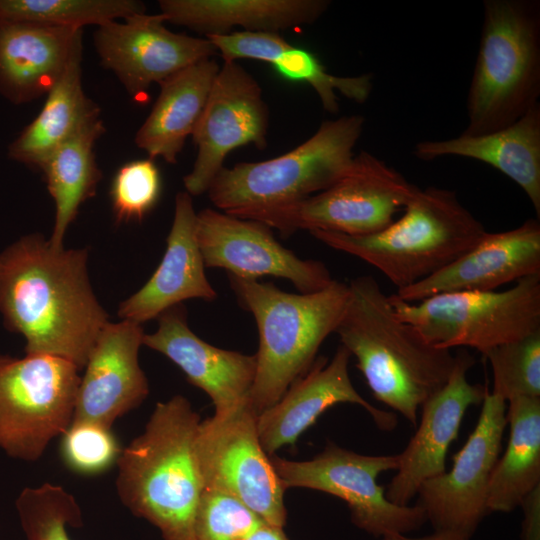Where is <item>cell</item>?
I'll return each mask as SVG.
<instances>
[{
	"label": "cell",
	"mask_w": 540,
	"mask_h": 540,
	"mask_svg": "<svg viewBox=\"0 0 540 540\" xmlns=\"http://www.w3.org/2000/svg\"><path fill=\"white\" fill-rule=\"evenodd\" d=\"M87 249L55 248L40 234L0 253V313L25 339V353L50 355L83 369L108 314L87 271Z\"/></svg>",
	"instance_id": "1"
},
{
	"label": "cell",
	"mask_w": 540,
	"mask_h": 540,
	"mask_svg": "<svg viewBox=\"0 0 540 540\" xmlns=\"http://www.w3.org/2000/svg\"><path fill=\"white\" fill-rule=\"evenodd\" d=\"M201 419L189 400L158 402L143 432L123 448L116 491L135 516L163 540H195V517L205 489L196 449Z\"/></svg>",
	"instance_id": "2"
},
{
	"label": "cell",
	"mask_w": 540,
	"mask_h": 540,
	"mask_svg": "<svg viewBox=\"0 0 540 540\" xmlns=\"http://www.w3.org/2000/svg\"><path fill=\"white\" fill-rule=\"evenodd\" d=\"M348 287L335 333L355 356L374 397L416 426L421 405L447 382L455 355L428 344L399 319L373 276H358Z\"/></svg>",
	"instance_id": "3"
},
{
	"label": "cell",
	"mask_w": 540,
	"mask_h": 540,
	"mask_svg": "<svg viewBox=\"0 0 540 540\" xmlns=\"http://www.w3.org/2000/svg\"><path fill=\"white\" fill-rule=\"evenodd\" d=\"M240 304L259 332L256 375L248 401L259 415L306 374L323 341L335 330L349 298L348 284L333 280L312 293H289L273 283L229 275Z\"/></svg>",
	"instance_id": "4"
},
{
	"label": "cell",
	"mask_w": 540,
	"mask_h": 540,
	"mask_svg": "<svg viewBox=\"0 0 540 540\" xmlns=\"http://www.w3.org/2000/svg\"><path fill=\"white\" fill-rule=\"evenodd\" d=\"M403 210L400 219L370 235L309 232L328 247L372 265L397 290L446 267L473 248L487 232L449 189L418 187Z\"/></svg>",
	"instance_id": "5"
},
{
	"label": "cell",
	"mask_w": 540,
	"mask_h": 540,
	"mask_svg": "<svg viewBox=\"0 0 540 540\" xmlns=\"http://www.w3.org/2000/svg\"><path fill=\"white\" fill-rule=\"evenodd\" d=\"M483 7L466 135L502 129L539 104L540 2L485 0Z\"/></svg>",
	"instance_id": "6"
},
{
	"label": "cell",
	"mask_w": 540,
	"mask_h": 540,
	"mask_svg": "<svg viewBox=\"0 0 540 540\" xmlns=\"http://www.w3.org/2000/svg\"><path fill=\"white\" fill-rule=\"evenodd\" d=\"M364 123L362 115L326 120L283 155L223 167L207 190L209 199L221 211L231 212L293 203L319 193L350 169Z\"/></svg>",
	"instance_id": "7"
},
{
	"label": "cell",
	"mask_w": 540,
	"mask_h": 540,
	"mask_svg": "<svg viewBox=\"0 0 540 540\" xmlns=\"http://www.w3.org/2000/svg\"><path fill=\"white\" fill-rule=\"evenodd\" d=\"M417 189L386 162L361 151L348 172L319 193L293 203L225 213L262 222L284 237L299 230L363 236L387 228Z\"/></svg>",
	"instance_id": "8"
},
{
	"label": "cell",
	"mask_w": 540,
	"mask_h": 540,
	"mask_svg": "<svg viewBox=\"0 0 540 540\" xmlns=\"http://www.w3.org/2000/svg\"><path fill=\"white\" fill-rule=\"evenodd\" d=\"M389 300L398 318L430 345L473 348L484 354L540 331V274L502 291H460L416 303Z\"/></svg>",
	"instance_id": "9"
},
{
	"label": "cell",
	"mask_w": 540,
	"mask_h": 540,
	"mask_svg": "<svg viewBox=\"0 0 540 540\" xmlns=\"http://www.w3.org/2000/svg\"><path fill=\"white\" fill-rule=\"evenodd\" d=\"M79 369L63 358L0 356V448L37 461L71 424Z\"/></svg>",
	"instance_id": "10"
},
{
	"label": "cell",
	"mask_w": 540,
	"mask_h": 540,
	"mask_svg": "<svg viewBox=\"0 0 540 540\" xmlns=\"http://www.w3.org/2000/svg\"><path fill=\"white\" fill-rule=\"evenodd\" d=\"M284 489L309 488L346 502L352 523L366 533L384 538L420 529L427 518L418 505H397L385 495L378 476L396 470L399 455H363L328 442L322 452L307 461L270 455Z\"/></svg>",
	"instance_id": "11"
},
{
	"label": "cell",
	"mask_w": 540,
	"mask_h": 540,
	"mask_svg": "<svg viewBox=\"0 0 540 540\" xmlns=\"http://www.w3.org/2000/svg\"><path fill=\"white\" fill-rule=\"evenodd\" d=\"M249 401L231 413L200 422L196 449L205 488L231 494L266 523L283 528L284 492L257 430Z\"/></svg>",
	"instance_id": "12"
},
{
	"label": "cell",
	"mask_w": 540,
	"mask_h": 540,
	"mask_svg": "<svg viewBox=\"0 0 540 540\" xmlns=\"http://www.w3.org/2000/svg\"><path fill=\"white\" fill-rule=\"evenodd\" d=\"M506 409V401L487 390L476 426L451 469L420 486L417 504L434 531L471 540L489 514L488 486L502 448Z\"/></svg>",
	"instance_id": "13"
},
{
	"label": "cell",
	"mask_w": 540,
	"mask_h": 540,
	"mask_svg": "<svg viewBox=\"0 0 540 540\" xmlns=\"http://www.w3.org/2000/svg\"><path fill=\"white\" fill-rule=\"evenodd\" d=\"M268 126L269 109L257 80L238 62H223L192 134L197 155L183 178L186 192H207L232 150L247 144L265 149Z\"/></svg>",
	"instance_id": "14"
},
{
	"label": "cell",
	"mask_w": 540,
	"mask_h": 540,
	"mask_svg": "<svg viewBox=\"0 0 540 540\" xmlns=\"http://www.w3.org/2000/svg\"><path fill=\"white\" fill-rule=\"evenodd\" d=\"M271 229L223 211H200L196 238L205 267L221 268L243 279H287L300 293L316 292L332 283L334 279L322 262L300 259L275 239Z\"/></svg>",
	"instance_id": "15"
},
{
	"label": "cell",
	"mask_w": 540,
	"mask_h": 540,
	"mask_svg": "<svg viewBox=\"0 0 540 540\" xmlns=\"http://www.w3.org/2000/svg\"><path fill=\"white\" fill-rule=\"evenodd\" d=\"M98 27L94 45L101 65L111 70L133 98L146 95L180 70L217 50L206 37L174 33L164 26L161 13H139Z\"/></svg>",
	"instance_id": "16"
},
{
	"label": "cell",
	"mask_w": 540,
	"mask_h": 540,
	"mask_svg": "<svg viewBox=\"0 0 540 540\" xmlns=\"http://www.w3.org/2000/svg\"><path fill=\"white\" fill-rule=\"evenodd\" d=\"M474 363L467 350L459 351L447 382L421 405L417 430L398 454L396 473L385 491L390 502L410 505L425 481L446 471L447 452L467 409L482 403L487 392L485 386L472 384L467 378Z\"/></svg>",
	"instance_id": "17"
},
{
	"label": "cell",
	"mask_w": 540,
	"mask_h": 540,
	"mask_svg": "<svg viewBox=\"0 0 540 540\" xmlns=\"http://www.w3.org/2000/svg\"><path fill=\"white\" fill-rule=\"evenodd\" d=\"M350 357L342 345L330 362L323 356L317 357L277 403L258 415L259 440L269 456L285 445H294L322 413L338 403L360 405L383 431L396 427L397 417L393 412L374 407L353 386L348 373Z\"/></svg>",
	"instance_id": "18"
},
{
	"label": "cell",
	"mask_w": 540,
	"mask_h": 540,
	"mask_svg": "<svg viewBox=\"0 0 540 540\" xmlns=\"http://www.w3.org/2000/svg\"><path fill=\"white\" fill-rule=\"evenodd\" d=\"M144 335L142 325L129 320L103 327L80 377L73 420L112 427L146 399L149 383L138 358Z\"/></svg>",
	"instance_id": "19"
},
{
	"label": "cell",
	"mask_w": 540,
	"mask_h": 540,
	"mask_svg": "<svg viewBox=\"0 0 540 540\" xmlns=\"http://www.w3.org/2000/svg\"><path fill=\"white\" fill-rule=\"evenodd\" d=\"M540 274V222L490 233L455 261L427 278L396 290L405 302L460 291H496L502 285Z\"/></svg>",
	"instance_id": "20"
},
{
	"label": "cell",
	"mask_w": 540,
	"mask_h": 540,
	"mask_svg": "<svg viewBox=\"0 0 540 540\" xmlns=\"http://www.w3.org/2000/svg\"><path fill=\"white\" fill-rule=\"evenodd\" d=\"M157 319V330L144 335L143 345L166 356L192 385L203 390L212 400L214 415L231 413L248 401L256 355L221 349L202 340L188 326L182 304Z\"/></svg>",
	"instance_id": "21"
},
{
	"label": "cell",
	"mask_w": 540,
	"mask_h": 540,
	"mask_svg": "<svg viewBox=\"0 0 540 540\" xmlns=\"http://www.w3.org/2000/svg\"><path fill=\"white\" fill-rule=\"evenodd\" d=\"M196 220L192 196L186 191L179 192L163 258L143 287L120 303L118 316L122 320L142 325L185 300L217 298L205 274L196 238Z\"/></svg>",
	"instance_id": "22"
},
{
	"label": "cell",
	"mask_w": 540,
	"mask_h": 540,
	"mask_svg": "<svg viewBox=\"0 0 540 540\" xmlns=\"http://www.w3.org/2000/svg\"><path fill=\"white\" fill-rule=\"evenodd\" d=\"M82 34L70 27L0 23V94L15 104L46 95Z\"/></svg>",
	"instance_id": "23"
},
{
	"label": "cell",
	"mask_w": 540,
	"mask_h": 540,
	"mask_svg": "<svg viewBox=\"0 0 540 540\" xmlns=\"http://www.w3.org/2000/svg\"><path fill=\"white\" fill-rule=\"evenodd\" d=\"M414 156L432 161L458 156L486 163L513 180L527 195L540 217V103L502 129L442 140H423Z\"/></svg>",
	"instance_id": "24"
},
{
	"label": "cell",
	"mask_w": 540,
	"mask_h": 540,
	"mask_svg": "<svg viewBox=\"0 0 540 540\" xmlns=\"http://www.w3.org/2000/svg\"><path fill=\"white\" fill-rule=\"evenodd\" d=\"M328 0H160L165 21L204 34L230 33L235 26L252 32H277L316 22Z\"/></svg>",
	"instance_id": "25"
},
{
	"label": "cell",
	"mask_w": 540,
	"mask_h": 540,
	"mask_svg": "<svg viewBox=\"0 0 540 540\" xmlns=\"http://www.w3.org/2000/svg\"><path fill=\"white\" fill-rule=\"evenodd\" d=\"M220 69L212 58L196 62L160 85V93L135 142L151 159L175 164L186 139L194 132Z\"/></svg>",
	"instance_id": "26"
},
{
	"label": "cell",
	"mask_w": 540,
	"mask_h": 540,
	"mask_svg": "<svg viewBox=\"0 0 540 540\" xmlns=\"http://www.w3.org/2000/svg\"><path fill=\"white\" fill-rule=\"evenodd\" d=\"M82 39L69 62L46 94L45 103L8 148L17 162L40 169L45 160L64 142L90 122L100 118L99 107L82 86Z\"/></svg>",
	"instance_id": "27"
},
{
	"label": "cell",
	"mask_w": 540,
	"mask_h": 540,
	"mask_svg": "<svg viewBox=\"0 0 540 540\" xmlns=\"http://www.w3.org/2000/svg\"><path fill=\"white\" fill-rule=\"evenodd\" d=\"M509 438L487 493L489 513H509L540 486V397H518L506 409Z\"/></svg>",
	"instance_id": "28"
},
{
	"label": "cell",
	"mask_w": 540,
	"mask_h": 540,
	"mask_svg": "<svg viewBox=\"0 0 540 540\" xmlns=\"http://www.w3.org/2000/svg\"><path fill=\"white\" fill-rule=\"evenodd\" d=\"M103 132L100 118L90 122L58 147L40 167L55 202V223L49 238L55 248L63 247L65 233L79 207L95 194L101 180L94 146Z\"/></svg>",
	"instance_id": "29"
},
{
	"label": "cell",
	"mask_w": 540,
	"mask_h": 540,
	"mask_svg": "<svg viewBox=\"0 0 540 540\" xmlns=\"http://www.w3.org/2000/svg\"><path fill=\"white\" fill-rule=\"evenodd\" d=\"M144 12V4L135 0H0V23L83 29Z\"/></svg>",
	"instance_id": "30"
},
{
	"label": "cell",
	"mask_w": 540,
	"mask_h": 540,
	"mask_svg": "<svg viewBox=\"0 0 540 540\" xmlns=\"http://www.w3.org/2000/svg\"><path fill=\"white\" fill-rule=\"evenodd\" d=\"M15 506L26 540H71L67 528L84 525L76 498L60 485L26 487Z\"/></svg>",
	"instance_id": "31"
},
{
	"label": "cell",
	"mask_w": 540,
	"mask_h": 540,
	"mask_svg": "<svg viewBox=\"0 0 540 540\" xmlns=\"http://www.w3.org/2000/svg\"><path fill=\"white\" fill-rule=\"evenodd\" d=\"M281 77L310 85L317 93L325 111L336 114L339 101L336 91L349 100L364 103L373 88L372 74L336 76L329 73L311 51L291 45L271 64Z\"/></svg>",
	"instance_id": "32"
},
{
	"label": "cell",
	"mask_w": 540,
	"mask_h": 540,
	"mask_svg": "<svg viewBox=\"0 0 540 540\" xmlns=\"http://www.w3.org/2000/svg\"><path fill=\"white\" fill-rule=\"evenodd\" d=\"M493 374L492 394L504 401L540 397V331L483 354Z\"/></svg>",
	"instance_id": "33"
},
{
	"label": "cell",
	"mask_w": 540,
	"mask_h": 540,
	"mask_svg": "<svg viewBox=\"0 0 540 540\" xmlns=\"http://www.w3.org/2000/svg\"><path fill=\"white\" fill-rule=\"evenodd\" d=\"M64 465L82 476L100 475L117 464L123 448L112 427L88 420H72L60 436Z\"/></svg>",
	"instance_id": "34"
},
{
	"label": "cell",
	"mask_w": 540,
	"mask_h": 540,
	"mask_svg": "<svg viewBox=\"0 0 540 540\" xmlns=\"http://www.w3.org/2000/svg\"><path fill=\"white\" fill-rule=\"evenodd\" d=\"M266 523L239 499L206 487L195 517V540H246Z\"/></svg>",
	"instance_id": "35"
},
{
	"label": "cell",
	"mask_w": 540,
	"mask_h": 540,
	"mask_svg": "<svg viewBox=\"0 0 540 540\" xmlns=\"http://www.w3.org/2000/svg\"><path fill=\"white\" fill-rule=\"evenodd\" d=\"M161 188L160 171L151 158L122 165L110 188L116 221H142L157 204Z\"/></svg>",
	"instance_id": "36"
},
{
	"label": "cell",
	"mask_w": 540,
	"mask_h": 540,
	"mask_svg": "<svg viewBox=\"0 0 540 540\" xmlns=\"http://www.w3.org/2000/svg\"><path fill=\"white\" fill-rule=\"evenodd\" d=\"M224 62L252 59L272 64L291 44L277 32L239 31L206 37Z\"/></svg>",
	"instance_id": "37"
},
{
	"label": "cell",
	"mask_w": 540,
	"mask_h": 540,
	"mask_svg": "<svg viewBox=\"0 0 540 540\" xmlns=\"http://www.w3.org/2000/svg\"><path fill=\"white\" fill-rule=\"evenodd\" d=\"M520 507L524 510V540H540V487L533 490Z\"/></svg>",
	"instance_id": "38"
},
{
	"label": "cell",
	"mask_w": 540,
	"mask_h": 540,
	"mask_svg": "<svg viewBox=\"0 0 540 540\" xmlns=\"http://www.w3.org/2000/svg\"><path fill=\"white\" fill-rule=\"evenodd\" d=\"M246 540H289L281 527L262 524Z\"/></svg>",
	"instance_id": "39"
},
{
	"label": "cell",
	"mask_w": 540,
	"mask_h": 540,
	"mask_svg": "<svg viewBox=\"0 0 540 540\" xmlns=\"http://www.w3.org/2000/svg\"><path fill=\"white\" fill-rule=\"evenodd\" d=\"M380 540H460L457 537L439 531H433V533L421 536V537H410L407 534H399L389 537L381 538Z\"/></svg>",
	"instance_id": "40"
}]
</instances>
